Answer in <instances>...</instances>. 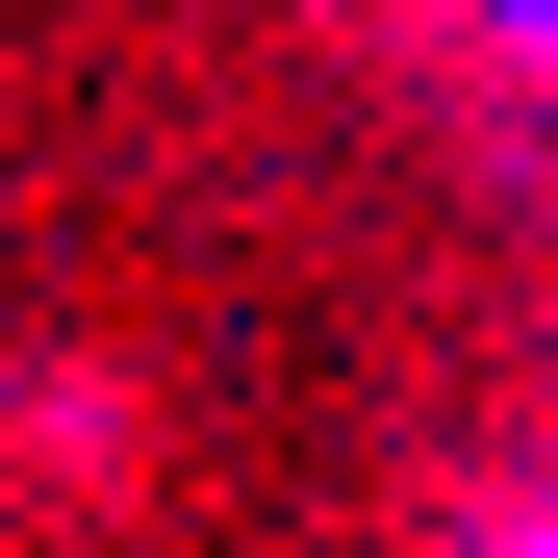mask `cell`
<instances>
[{
    "label": "cell",
    "mask_w": 558,
    "mask_h": 558,
    "mask_svg": "<svg viewBox=\"0 0 558 558\" xmlns=\"http://www.w3.org/2000/svg\"><path fill=\"white\" fill-rule=\"evenodd\" d=\"M483 558H558V508H508V533H483Z\"/></svg>",
    "instance_id": "obj_1"
},
{
    "label": "cell",
    "mask_w": 558,
    "mask_h": 558,
    "mask_svg": "<svg viewBox=\"0 0 558 558\" xmlns=\"http://www.w3.org/2000/svg\"><path fill=\"white\" fill-rule=\"evenodd\" d=\"M508 26H533V51H558V0H508Z\"/></svg>",
    "instance_id": "obj_2"
}]
</instances>
